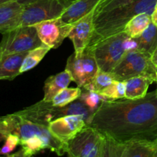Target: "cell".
Returning a JSON list of instances; mask_svg holds the SVG:
<instances>
[{"label":"cell","mask_w":157,"mask_h":157,"mask_svg":"<svg viewBox=\"0 0 157 157\" xmlns=\"http://www.w3.org/2000/svg\"><path fill=\"white\" fill-rule=\"evenodd\" d=\"M87 126L121 144L157 140V92L140 99L103 101Z\"/></svg>","instance_id":"obj_1"},{"label":"cell","mask_w":157,"mask_h":157,"mask_svg":"<svg viewBox=\"0 0 157 157\" xmlns=\"http://www.w3.org/2000/svg\"><path fill=\"white\" fill-rule=\"evenodd\" d=\"M157 0H136L94 16V32L87 47H92L108 37L124 31L127 23L141 13L152 15Z\"/></svg>","instance_id":"obj_2"},{"label":"cell","mask_w":157,"mask_h":157,"mask_svg":"<svg viewBox=\"0 0 157 157\" xmlns=\"http://www.w3.org/2000/svg\"><path fill=\"white\" fill-rule=\"evenodd\" d=\"M16 113L33 122L48 126L52 121L66 115H81L88 124L94 112L79 98L62 107H55L52 102H45L42 100Z\"/></svg>","instance_id":"obj_3"},{"label":"cell","mask_w":157,"mask_h":157,"mask_svg":"<svg viewBox=\"0 0 157 157\" xmlns=\"http://www.w3.org/2000/svg\"><path fill=\"white\" fill-rule=\"evenodd\" d=\"M93 52L98 67L103 71L111 73L124 55L129 51L135 50L133 38L124 32L108 37L92 47H87Z\"/></svg>","instance_id":"obj_4"},{"label":"cell","mask_w":157,"mask_h":157,"mask_svg":"<svg viewBox=\"0 0 157 157\" xmlns=\"http://www.w3.org/2000/svg\"><path fill=\"white\" fill-rule=\"evenodd\" d=\"M111 73L116 81H124L142 76L153 83L157 82V67L152 61L151 55L137 50L129 51Z\"/></svg>","instance_id":"obj_5"},{"label":"cell","mask_w":157,"mask_h":157,"mask_svg":"<svg viewBox=\"0 0 157 157\" xmlns=\"http://www.w3.org/2000/svg\"><path fill=\"white\" fill-rule=\"evenodd\" d=\"M12 133L19 137L20 141L32 136H38L45 144L48 150L57 156H62L67 152V144L57 139L50 132L48 126L33 122L17 113L10 114Z\"/></svg>","instance_id":"obj_6"},{"label":"cell","mask_w":157,"mask_h":157,"mask_svg":"<svg viewBox=\"0 0 157 157\" xmlns=\"http://www.w3.org/2000/svg\"><path fill=\"white\" fill-rule=\"evenodd\" d=\"M75 1L76 0H37L26 5L19 16L18 27L32 26L59 18Z\"/></svg>","instance_id":"obj_7"},{"label":"cell","mask_w":157,"mask_h":157,"mask_svg":"<svg viewBox=\"0 0 157 157\" xmlns=\"http://www.w3.org/2000/svg\"><path fill=\"white\" fill-rule=\"evenodd\" d=\"M2 35L0 43L2 55L28 52L44 45L34 25L18 27Z\"/></svg>","instance_id":"obj_8"},{"label":"cell","mask_w":157,"mask_h":157,"mask_svg":"<svg viewBox=\"0 0 157 157\" xmlns=\"http://www.w3.org/2000/svg\"><path fill=\"white\" fill-rule=\"evenodd\" d=\"M104 135L86 126L67 144L68 157H101Z\"/></svg>","instance_id":"obj_9"},{"label":"cell","mask_w":157,"mask_h":157,"mask_svg":"<svg viewBox=\"0 0 157 157\" xmlns=\"http://www.w3.org/2000/svg\"><path fill=\"white\" fill-rule=\"evenodd\" d=\"M65 70L70 73L72 81L81 88L87 87L98 73V67L93 52L86 48L80 55L74 52L68 58Z\"/></svg>","instance_id":"obj_10"},{"label":"cell","mask_w":157,"mask_h":157,"mask_svg":"<svg viewBox=\"0 0 157 157\" xmlns=\"http://www.w3.org/2000/svg\"><path fill=\"white\" fill-rule=\"evenodd\" d=\"M42 43L51 49L58 48L68 37L73 25L66 23L61 17L34 25Z\"/></svg>","instance_id":"obj_11"},{"label":"cell","mask_w":157,"mask_h":157,"mask_svg":"<svg viewBox=\"0 0 157 157\" xmlns=\"http://www.w3.org/2000/svg\"><path fill=\"white\" fill-rule=\"evenodd\" d=\"M86 126L87 123L81 115H66L52 121L48 127L57 139L67 144Z\"/></svg>","instance_id":"obj_12"},{"label":"cell","mask_w":157,"mask_h":157,"mask_svg":"<svg viewBox=\"0 0 157 157\" xmlns=\"http://www.w3.org/2000/svg\"><path fill=\"white\" fill-rule=\"evenodd\" d=\"M95 9L73 24L68 35L75 48V55L83 53L89 45L94 32V16Z\"/></svg>","instance_id":"obj_13"},{"label":"cell","mask_w":157,"mask_h":157,"mask_svg":"<svg viewBox=\"0 0 157 157\" xmlns=\"http://www.w3.org/2000/svg\"><path fill=\"white\" fill-rule=\"evenodd\" d=\"M24 6L15 0L0 4V33L3 34L18 27V19Z\"/></svg>","instance_id":"obj_14"},{"label":"cell","mask_w":157,"mask_h":157,"mask_svg":"<svg viewBox=\"0 0 157 157\" xmlns=\"http://www.w3.org/2000/svg\"><path fill=\"white\" fill-rule=\"evenodd\" d=\"M101 1V0H76L66 9L61 18L66 23L73 25L94 10Z\"/></svg>","instance_id":"obj_15"},{"label":"cell","mask_w":157,"mask_h":157,"mask_svg":"<svg viewBox=\"0 0 157 157\" xmlns=\"http://www.w3.org/2000/svg\"><path fill=\"white\" fill-rule=\"evenodd\" d=\"M71 81V76L66 70L49 77L44 82L43 101L51 102L57 94L67 88Z\"/></svg>","instance_id":"obj_16"},{"label":"cell","mask_w":157,"mask_h":157,"mask_svg":"<svg viewBox=\"0 0 157 157\" xmlns=\"http://www.w3.org/2000/svg\"><path fill=\"white\" fill-rule=\"evenodd\" d=\"M28 52L2 55L0 60V80H12L19 75L23 60Z\"/></svg>","instance_id":"obj_17"},{"label":"cell","mask_w":157,"mask_h":157,"mask_svg":"<svg viewBox=\"0 0 157 157\" xmlns=\"http://www.w3.org/2000/svg\"><path fill=\"white\" fill-rule=\"evenodd\" d=\"M133 40L136 47L135 50L152 55L157 47V26L152 21L148 28Z\"/></svg>","instance_id":"obj_18"},{"label":"cell","mask_w":157,"mask_h":157,"mask_svg":"<svg viewBox=\"0 0 157 157\" xmlns=\"http://www.w3.org/2000/svg\"><path fill=\"white\" fill-rule=\"evenodd\" d=\"M124 81L126 84L125 98L129 100L144 98L147 94L149 87L153 83L151 80L142 76L134 77Z\"/></svg>","instance_id":"obj_19"},{"label":"cell","mask_w":157,"mask_h":157,"mask_svg":"<svg viewBox=\"0 0 157 157\" xmlns=\"http://www.w3.org/2000/svg\"><path fill=\"white\" fill-rule=\"evenodd\" d=\"M155 147V141H132L124 144L121 157H153Z\"/></svg>","instance_id":"obj_20"},{"label":"cell","mask_w":157,"mask_h":157,"mask_svg":"<svg viewBox=\"0 0 157 157\" xmlns=\"http://www.w3.org/2000/svg\"><path fill=\"white\" fill-rule=\"evenodd\" d=\"M152 22V15L147 13H141L133 17L125 26L124 32L130 38L139 37Z\"/></svg>","instance_id":"obj_21"},{"label":"cell","mask_w":157,"mask_h":157,"mask_svg":"<svg viewBox=\"0 0 157 157\" xmlns=\"http://www.w3.org/2000/svg\"><path fill=\"white\" fill-rule=\"evenodd\" d=\"M50 49L51 48L48 46L44 44V45L32 49L30 52H28L23 60L22 64L20 68V74L28 71L38 65L40 61L45 56L46 54L50 51Z\"/></svg>","instance_id":"obj_22"},{"label":"cell","mask_w":157,"mask_h":157,"mask_svg":"<svg viewBox=\"0 0 157 157\" xmlns=\"http://www.w3.org/2000/svg\"><path fill=\"white\" fill-rule=\"evenodd\" d=\"M114 81H116V79L112 73H107L99 69L93 81L87 87L82 89L100 94L104 88L108 87Z\"/></svg>","instance_id":"obj_23"},{"label":"cell","mask_w":157,"mask_h":157,"mask_svg":"<svg viewBox=\"0 0 157 157\" xmlns=\"http://www.w3.org/2000/svg\"><path fill=\"white\" fill-rule=\"evenodd\" d=\"M82 94V89L78 87L75 88H65L54 98L52 102L55 107H65L71 104L76 100L79 99Z\"/></svg>","instance_id":"obj_24"},{"label":"cell","mask_w":157,"mask_h":157,"mask_svg":"<svg viewBox=\"0 0 157 157\" xmlns=\"http://www.w3.org/2000/svg\"><path fill=\"white\" fill-rule=\"evenodd\" d=\"M125 81H114L108 87L104 88L99 94H101L105 101H117L125 98Z\"/></svg>","instance_id":"obj_25"},{"label":"cell","mask_w":157,"mask_h":157,"mask_svg":"<svg viewBox=\"0 0 157 157\" xmlns=\"http://www.w3.org/2000/svg\"><path fill=\"white\" fill-rule=\"evenodd\" d=\"M19 145L28 157H33L39 152L47 149L44 141L38 136H32L25 140L20 141Z\"/></svg>","instance_id":"obj_26"},{"label":"cell","mask_w":157,"mask_h":157,"mask_svg":"<svg viewBox=\"0 0 157 157\" xmlns=\"http://www.w3.org/2000/svg\"><path fill=\"white\" fill-rule=\"evenodd\" d=\"M124 144L118 143L108 136H104L101 157H121Z\"/></svg>","instance_id":"obj_27"},{"label":"cell","mask_w":157,"mask_h":157,"mask_svg":"<svg viewBox=\"0 0 157 157\" xmlns=\"http://www.w3.org/2000/svg\"><path fill=\"white\" fill-rule=\"evenodd\" d=\"M80 98L94 112L96 111L103 101H106L105 99L99 94L84 89H82V94Z\"/></svg>","instance_id":"obj_28"},{"label":"cell","mask_w":157,"mask_h":157,"mask_svg":"<svg viewBox=\"0 0 157 157\" xmlns=\"http://www.w3.org/2000/svg\"><path fill=\"white\" fill-rule=\"evenodd\" d=\"M135 1L136 0H101V2L95 8L94 15Z\"/></svg>","instance_id":"obj_29"},{"label":"cell","mask_w":157,"mask_h":157,"mask_svg":"<svg viewBox=\"0 0 157 157\" xmlns=\"http://www.w3.org/2000/svg\"><path fill=\"white\" fill-rule=\"evenodd\" d=\"M20 139L16 134L11 133L5 140V144L0 148V156L1 155H9L19 145Z\"/></svg>","instance_id":"obj_30"},{"label":"cell","mask_w":157,"mask_h":157,"mask_svg":"<svg viewBox=\"0 0 157 157\" xmlns=\"http://www.w3.org/2000/svg\"><path fill=\"white\" fill-rule=\"evenodd\" d=\"M5 157H28V156L25 154V153H24V151H23L22 149H21V150H18V151L16 152V153H12V154L6 155Z\"/></svg>","instance_id":"obj_31"},{"label":"cell","mask_w":157,"mask_h":157,"mask_svg":"<svg viewBox=\"0 0 157 157\" xmlns=\"http://www.w3.org/2000/svg\"><path fill=\"white\" fill-rule=\"evenodd\" d=\"M8 136H9V134H8L5 130H3L2 129L0 128V142L5 140Z\"/></svg>","instance_id":"obj_32"},{"label":"cell","mask_w":157,"mask_h":157,"mask_svg":"<svg viewBox=\"0 0 157 157\" xmlns=\"http://www.w3.org/2000/svg\"><path fill=\"white\" fill-rule=\"evenodd\" d=\"M151 59L152 61H153V62L154 63L155 65L157 67V47L156 50H155L154 52L153 53V55H151Z\"/></svg>","instance_id":"obj_33"},{"label":"cell","mask_w":157,"mask_h":157,"mask_svg":"<svg viewBox=\"0 0 157 157\" xmlns=\"http://www.w3.org/2000/svg\"><path fill=\"white\" fill-rule=\"evenodd\" d=\"M15 1H17L18 2H19V3H21V4L24 5V6H26V5H29V4H30V3L34 2L37 1V0H15Z\"/></svg>","instance_id":"obj_34"},{"label":"cell","mask_w":157,"mask_h":157,"mask_svg":"<svg viewBox=\"0 0 157 157\" xmlns=\"http://www.w3.org/2000/svg\"><path fill=\"white\" fill-rule=\"evenodd\" d=\"M152 21L157 26V13L153 12L152 15Z\"/></svg>","instance_id":"obj_35"},{"label":"cell","mask_w":157,"mask_h":157,"mask_svg":"<svg viewBox=\"0 0 157 157\" xmlns=\"http://www.w3.org/2000/svg\"><path fill=\"white\" fill-rule=\"evenodd\" d=\"M9 1H12V0H0V4H2V3H4V2H9Z\"/></svg>","instance_id":"obj_36"},{"label":"cell","mask_w":157,"mask_h":157,"mask_svg":"<svg viewBox=\"0 0 157 157\" xmlns=\"http://www.w3.org/2000/svg\"><path fill=\"white\" fill-rule=\"evenodd\" d=\"M2 57V52L1 48H0V60H1Z\"/></svg>","instance_id":"obj_37"},{"label":"cell","mask_w":157,"mask_h":157,"mask_svg":"<svg viewBox=\"0 0 157 157\" xmlns=\"http://www.w3.org/2000/svg\"><path fill=\"white\" fill-rule=\"evenodd\" d=\"M154 12H155V13H157V3H156V7H155Z\"/></svg>","instance_id":"obj_38"},{"label":"cell","mask_w":157,"mask_h":157,"mask_svg":"<svg viewBox=\"0 0 157 157\" xmlns=\"http://www.w3.org/2000/svg\"><path fill=\"white\" fill-rule=\"evenodd\" d=\"M156 83H157V82H156ZM156 92H157V88H156Z\"/></svg>","instance_id":"obj_39"},{"label":"cell","mask_w":157,"mask_h":157,"mask_svg":"<svg viewBox=\"0 0 157 157\" xmlns=\"http://www.w3.org/2000/svg\"><path fill=\"white\" fill-rule=\"evenodd\" d=\"M0 157H1V156H0Z\"/></svg>","instance_id":"obj_40"}]
</instances>
